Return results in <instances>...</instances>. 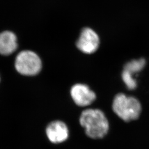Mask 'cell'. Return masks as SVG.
Here are the masks:
<instances>
[{"label": "cell", "instance_id": "obj_1", "mask_svg": "<svg viewBox=\"0 0 149 149\" xmlns=\"http://www.w3.org/2000/svg\"><path fill=\"white\" fill-rule=\"evenodd\" d=\"M81 125L85 128L86 135L90 138H103L109 130V122L104 113L98 109H87L82 112Z\"/></svg>", "mask_w": 149, "mask_h": 149}, {"label": "cell", "instance_id": "obj_2", "mask_svg": "<svg viewBox=\"0 0 149 149\" xmlns=\"http://www.w3.org/2000/svg\"><path fill=\"white\" fill-rule=\"evenodd\" d=\"M112 108L119 117L127 122L137 119L141 112V105L138 99L122 93L115 96Z\"/></svg>", "mask_w": 149, "mask_h": 149}, {"label": "cell", "instance_id": "obj_3", "mask_svg": "<svg viewBox=\"0 0 149 149\" xmlns=\"http://www.w3.org/2000/svg\"><path fill=\"white\" fill-rule=\"evenodd\" d=\"M15 67L17 71L21 74L34 76L41 71L42 63L37 54L30 50H25L17 56Z\"/></svg>", "mask_w": 149, "mask_h": 149}, {"label": "cell", "instance_id": "obj_4", "mask_svg": "<svg viewBox=\"0 0 149 149\" xmlns=\"http://www.w3.org/2000/svg\"><path fill=\"white\" fill-rule=\"evenodd\" d=\"M100 45V38L93 29L85 28L82 29L76 42V47L84 53L91 54L97 51Z\"/></svg>", "mask_w": 149, "mask_h": 149}, {"label": "cell", "instance_id": "obj_5", "mask_svg": "<svg viewBox=\"0 0 149 149\" xmlns=\"http://www.w3.org/2000/svg\"><path fill=\"white\" fill-rule=\"evenodd\" d=\"M146 65V61L143 58L133 60L127 63L124 66L122 78L128 90H133L137 87L136 80L134 79V74L140 72Z\"/></svg>", "mask_w": 149, "mask_h": 149}, {"label": "cell", "instance_id": "obj_6", "mask_svg": "<svg viewBox=\"0 0 149 149\" xmlns=\"http://www.w3.org/2000/svg\"><path fill=\"white\" fill-rule=\"evenodd\" d=\"M71 96L76 104L80 107L90 105L96 98V93L86 85L77 84L70 90Z\"/></svg>", "mask_w": 149, "mask_h": 149}, {"label": "cell", "instance_id": "obj_7", "mask_svg": "<svg viewBox=\"0 0 149 149\" xmlns=\"http://www.w3.org/2000/svg\"><path fill=\"white\" fill-rule=\"evenodd\" d=\"M46 134L51 143L60 144L68 139L69 131L65 123L60 120H55L48 125L46 129Z\"/></svg>", "mask_w": 149, "mask_h": 149}, {"label": "cell", "instance_id": "obj_8", "mask_svg": "<svg viewBox=\"0 0 149 149\" xmlns=\"http://www.w3.org/2000/svg\"><path fill=\"white\" fill-rule=\"evenodd\" d=\"M17 48L16 36L10 31L0 34V54L8 55L13 53Z\"/></svg>", "mask_w": 149, "mask_h": 149}]
</instances>
